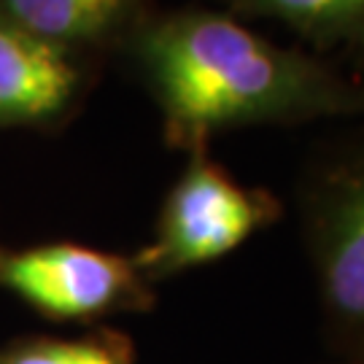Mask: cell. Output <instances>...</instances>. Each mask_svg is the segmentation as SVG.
<instances>
[{
    "mask_svg": "<svg viewBox=\"0 0 364 364\" xmlns=\"http://www.w3.org/2000/svg\"><path fill=\"white\" fill-rule=\"evenodd\" d=\"M130 57L154 95L168 141L254 124L364 119V78L305 49L262 38L232 16L183 9L130 27Z\"/></svg>",
    "mask_w": 364,
    "mask_h": 364,
    "instance_id": "obj_1",
    "label": "cell"
},
{
    "mask_svg": "<svg viewBox=\"0 0 364 364\" xmlns=\"http://www.w3.org/2000/svg\"><path fill=\"white\" fill-rule=\"evenodd\" d=\"M297 213L326 343L338 364H364V119L308 154Z\"/></svg>",
    "mask_w": 364,
    "mask_h": 364,
    "instance_id": "obj_2",
    "label": "cell"
},
{
    "mask_svg": "<svg viewBox=\"0 0 364 364\" xmlns=\"http://www.w3.org/2000/svg\"><path fill=\"white\" fill-rule=\"evenodd\" d=\"M278 219L281 203L270 192L237 183L200 146L162 205L156 240L135 264L154 275L208 264Z\"/></svg>",
    "mask_w": 364,
    "mask_h": 364,
    "instance_id": "obj_3",
    "label": "cell"
},
{
    "mask_svg": "<svg viewBox=\"0 0 364 364\" xmlns=\"http://www.w3.org/2000/svg\"><path fill=\"white\" fill-rule=\"evenodd\" d=\"M0 284L52 316L81 318L130 297L138 264L97 248L54 243L0 254Z\"/></svg>",
    "mask_w": 364,
    "mask_h": 364,
    "instance_id": "obj_4",
    "label": "cell"
},
{
    "mask_svg": "<svg viewBox=\"0 0 364 364\" xmlns=\"http://www.w3.org/2000/svg\"><path fill=\"white\" fill-rule=\"evenodd\" d=\"M81 84L68 49L0 16V127L57 117Z\"/></svg>",
    "mask_w": 364,
    "mask_h": 364,
    "instance_id": "obj_5",
    "label": "cell"
},
{
    "mask_svg": "<svg viewBox=\"0 0 364 364\" xmlns=\"http://www.w3.org/2000/svg\"><path fill=\"white\" fill-rule=\"evenodd\" d=\"M138 0H0V16L73 52L135 25Z\"/></svg>",
    "mask_w": 364,
    "mask_h": 364,
    "instance_id": "obj_6",
    "label": "cell"
},
{
    "mask_svg": "<svg viewBox=\"0 0 364 364\" xmlns=\"http://www.w3.org/2000/svg\"><path fill=\"white\" fill-rule=\"evenodd\" d=\"M232 11L275 19L316 52H346L364 25V0H224Z\"/></svg>",
    "mask_w": 364,
    "mask_h": 364,
    "instance_id": "obj_7",
    "label": "cell"
},
{
    "mask_svg": "<svg viewBox=\"0 0 364 364\" xmlns=\"http://www.w3.org/2000/svg\"><path fill=\"white\" fill-rule=\"evenodd\" d=\"M0 364H122V359L95 343H36L3 353Z\"/></svg>",
    "mask_w": 364,
    "mask_h": 364,
    "instance_id": "obj_8",
    "label": "cell"
},
{
    "mask_svg": "<svg viewBox=\"0 0 364 364\" xmlns=\"http://www.w3.org/2000/svg\"><path fill=\"white\" fill-rule=\"evenodd\" d=\"M346 54L351 57L353 68H356V76L364 78V25H362V30H359V36L353 38L351 46L346 49Z\"/></svg>",
    "mask_w": 364,
    "mask_h": 364,
    "instance_id": "obj_9",
    "label": "cell"
}]
</instances>
